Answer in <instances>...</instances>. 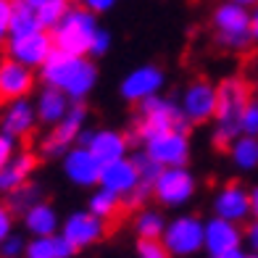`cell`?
I'll return each instance as SVG.
<instances>
[{
  "label": "cell",
  "instance_id": "obj_1",
  "mask_svg": "<svg viewBox=\"0 0 258 258\" xmlns=\"http://www.w3.org/2000/svg\"><path fill=\"white\" fill-rule=\"evenodd\" d=\"M40 82L48 87H58L74 103H85L98 85V66L90 55H74L55 50L40 69Z\"/></svg>",
  "mask_w": 258,
  "mask_h": 258
},
{
  "label": "cell",
  "instance_id": "obj_2",
  "mask_svg": "<svg viewBox=\"0 0 258 258\" xmlns=\"http://www.w3.org/2000/svg\"><path fill=\"white\" fill-rule=\"evenodd\" d=\"M253 98L248 82L240 77H227L219 82V108L214 116V143L229 148L242 135V111Z\"/></svg>",
  "mask_w": 258,
  "mask_h": 258
},
{
  "label": "cell",
  "instance_id": "obj_3",
  "mask_svg": "<svg viewBox=\"0 0 258 258\" xmlns=\"http://www.w3.org/2000/svg\"><path fill=\"white\" fill-rule=\"evenodd\" d=\"M100 24H98V14L87 11L85 6H72L63 14V19L50 29L55 50L63 53H74V55H90L92 40H95Z\"/></svg>",
  "mask_w": 258,
  "mask_h": 258
},
{
  "label": "cell",
  "instance_id": "obj_4",
  "mask_svg": "<svg viewBox=\"0 0 258 258\" xmlns=\"http://www.w3.org/2000/svg\"><path fill=\"white\" fill-rule=\"evenodd\" d=\"M211 29H214V42L221 50L240 53L253 42L250 29V8L237 6L232 0H224L211 14Z\"/></svg>",
  "mask_w": 258,
  "mask_h": 258
},
{
  "label": "cell",
  "instance_id": "obj_5",
  "mask_svg": "<svg viewBox=\"0 0 258 258\" xmlns=\"http://www.w3.org/2000/svg\"><path fill=\"white\" fill-rule=\"evenodd\" d=\"M135 140L137 143H145L148 137H153L158 132H166V129H190V121L184 119V113L179 108V100L174 98H148L137 105V113H135Z\"/></svg>",
  "mask_w": 258,
  "mask_h": 258
},
{
  "label": "cell",
  "instance_id": "obj_6",
  "mask_svg": "<svg viewBox=\"0 0 258 258\" xmlns=\"http://www.w3.org/2000/svg\"><path fill=\"white\" fill-rule=\"evenodd\" d=\"M87 105L85 103H74L72 111H69L55 126L48 129V135L42 137L40 143V153L45 158H63L66 150H72L77 145V140L82 135V129L87 126Z\"/></svg>",
  "mask_w": 258,
  "mask_h": 258
},
{
  "label": "cell",
  "instance_id": "obj_7",
  "mask_svg": "<svg viewBox=\"0 0 258 258\" xmlns=\"http://www.w3.org/2000/svg\"><path fill=\"white\" fill-rule=\"evenodd\" d=\"M198 190V179L187 166H169L161 169L158 179L153 184V198L166 208H182L192 201Z\"/></svg>",
  "mask_w": 258,
  "mask_h": 258
},
{
  "label": "cell",
  "instance_id": "obj_8",
  "mask_svg": "<svg viewBox=\"0 0 258 258\" xmlns=\"http://www.w3.org/2000/svg\"><path fill=\"white\" fill-rule=\"evenodd\" d=\"M203 237H206V221H201L192 214H182L166 224V232H163L161 240L171 255L190 258L198 250H203Z\"/></svg>",
  "mask_w": 258,
  "mask_h": 258
},
{
  "label": "cell",
  "instance_id": "obj_9",
  "mask_svg": "<svg viewBox=\"0 0 258 258\" xmlns=\"http://www.w3.org/2000/svg\"><path fill=\"white\" fill-rule=\"evenodd\" d=\"M179 108L190 124L214 121L216 108H219V85H214L208 79H192L179 92Z\"/></svg>",
  "mask_w": 258,
  "mask_h": 258
},
{
  "label": "cell",
  "instance_id": "obj_10",
  "mask_svg": "<svg viewBox=\"0 0 258 258\" xmlns=\"http://www.w3.org/2000/svg\"><path fill=\"white\" fill-rule=\"evenodd\" d=\"M143 150H148L150 158H156L163 169L169 166H187L192 156V145L184 129H166L143 143Z\"/></svg>",
  "mask_w": 258,
  "mask_h": 258
},
{
  "label": "cell",
  "instance_id": "obj_11",
  "mask_svg": "<svg viewBox=\"0 0 258 258\" xmlns=\"http://www.w3.org/2000/svg\"><path fill=\"white\" fill-rule=\"evenodd\" d=\"M163 85H166L163 69L156 66V63H143V66H137V69H132V72L124 74V79L119 82V95L126 103L140 105L148 98L161 95Z\"/></svg>",
  "mask_w": 258,
  "mask_h": 258
},
{
  "label": "cell",
  "instance_id": "obj_12",
  "mask_svg": "<svg viewBox=\"0 0 258 258\" xmlns=\"http://www.w3.org/2000/svg\"><path fill=\"white\" fill-rule=\"evenodd\" d=\"M55 53V42L53 34L48 29H40L34 34H24V37H8L6 42V55L14 58V61L24 63L34 72H40L42 63Z\"/></svg>",
  "mask_w": 258,
  "mask_h": 258
},
{
  "label": "cell",
  "instance_id": "obj_13",
  "mask_svg": "<svg viewBox=\"0 0 258 258\" xmlns=\"http://www.w3.org/2000/svg\"><path fill=\"white\" fill-rule=\"evenodd\" d=\"M61 234L74 245V250L90 248V245L100 242L108 234V221L95 216L92 211H72L63 221H61Z\"/></svg>",
  "mask_w": 258,
  "mask_h": 258
},
{
  "label": "cell",
  "instance_id": "obj_14",
  "mask_svg": "<svg viewBox=\"0 0 258 258\" xmlns=\"http://www.w3.org/2000/svg\"><path fill=\"white\" fill-rule=\"evenodd\" d=\"M61 169H63V177L77 187H98L100 184L103 163L90 153V148L74 145L72 150H66V156L61 158Z\"/></svg>",
  "mask_w": 258,
  "mask_h": 258
},
{
  "label": "cell",
  "instance_id": "obj_15",
  "mask_svg": "<svg viewBox=\"0 0 258 258\" xmlns=\"http://www.w3.org/2000/svg\"><path fill=\"white\" fill-rule=\"evenodd\" d=\"M34 85H37V74L34 69L14 61V58H3L0 61V100H19V98H29Z\"/></svg>",
  "mask_w": 258,
  "mask_h": 258
},
{
  "label": "cell",
  "instance_id": "obj_16",
  "mask_svg": "<svg viewBox=\"0 0 258 258\" xmlns=\"http://www.w3.org/2000/svg\"><path fill=\"white\" fill-rule=\"evenodd\" d=\"M37 124H40L37 108H34V100H29V98L8 100L0 108V132H6L16 140L29 137Z\"/></svg>",
  "mask_w": 258,
  "mask_h": 258
},
{
  "label": "cell",
  "instance_id": "obj_17",
  "mask_svg": "<svg viewBox=\"0 0 258 258\" xmlns=\"http://www.w3.org/2000/svg\"><path fill=\"white\" fill-rule=\"evenodd\" d=\"M214 216H221L234 224H242L250 216V190L240 182H227L214 195Z\"/></svg>",
  "mask_w": 258,
  "mask_h": 258
},
{
  "label": "cell",
  "instance_id": "obj_18",
  "mask_svg": "<svg viewBox=\"0 0 258 258\" xmlns=\"http://www.w3.org/2000/svg\"><path fill=\"white\" fill-rule=\"evenodd\" d=\"M234 248H242V232L240 224L227 221L221 216H211L206 221V237H203V250L211 258H219Z\"/></svg>",
  "mask_w": 258,
  "mask_h": 258
},
{
  "label": "cell",
  "instance_id": "obj_19",
  "mask_svg": "<svg viewBox=\"0 0 258 258\" xmlns=\"http://www.w3.org/2000/svg\"><path fill=\"white\" fill-rule=\"evenodd\" d=\"M98 187H105V190H111L121 198H129L140 187V174L135 169V161L126 156V158L105 163L103 171H100V184Z\"/></svg>",
  "mask_w": 258,
  "mask_h": 258
},
{
  "label": "cell",
  "instance_id": "obj_20",
  "mask_svg": "<svg viewBox=\"0 0 258 258\" xmlns=\"http://www.w3.org/2000/svg\"><path fill=\"white\" fill-rule=\"evenodd\" d=\"M129 135L119 132V129H92V137H90V153L95 156L103 166L111 161H119V158H126L129 156Z\"/></svg>",
  "mask_w": 258,
  "mask_h": 258
},
{
  "label": "cell",
  "instance_id": "obj_21",
  "mask_svg": "<svg viewBox=\"0 0 258 258\" xmlns=\"http://www.w3.org/2000/svg\"><path fill=\"white\" fill-rule=\"evenodd\" d=\"M72 105H74V100L69 98L66 92H61L58 87H48V85H42V90L37 92V98H34L37 119L45 126H55L69 111H72Z\"/></svg>",
  "mask_w": 258,
  "mask_h": 258
},
{
  "label": "cell",
  "instance_id": "obj_22",
  "mask_svg": "<svg viewBox=\"0 0 258 258\" xmlns=\"http://www.w3.org/2000/svg\"><path fill=\"white\" fill-rule=\"evenodd\" d=\"M34 169H37V156H34L32 150H19V153L8 161V166L0 171V192L11 195L14 190H19L21 184H27Z\"/></svg>",
  "mask_w": 258,
  "mask_h": 258
},
{
  "label": "cell",
  "instance_id": "obj_23",
  "mask_svg": "<svg viewBox=\"0 0 258 258\" xmlns=\"http://www.w3.org/2000/svg\"><path fill=\"white\" fill-rule=\"evenodd\" d=\"M24 229L32 234V237H48V234L61 232V219H58V211L50 203H37L32 206L24 216Z\"/></svg>",
  "mask_w": 258,
  "mask_h": 258
},
{
  "label": "cell",
  "instance_id": "obj_24",
  "mask_svg": "<svg viewBox=\"0 0 258 258\" xmlns=\"http://www.w3.org/2000/svg\"><path fill=\"white\" fill-rule=\"evenodd\" d=\"M77 250L61 232L48 234V237H32L27 242L24 258H72Z\"/></svg>",
  "mask_w": 258,
  "mask_h": 258
},
{
  "label": "cell",
  "instance_id": "obj_25",
  "mask_svg": "<svg viewBox=\"0 0 258 258\" xmlns=\"http://www.w3.org/2000/svg\"><path fill=\"white\" fill-rule=\"evenodd\" d=\"M227 153H229L232 166L237 169V171H245V174L255 171V169H258V137H253V135H240V137L227 148Z\"/></svg>",
  "mask_w": 258,
  "mask_h": 258
},
{
  "label": "cell",
  "instance_id": "obj_26",
  "mask_svg": "<svg viewBox=\"0 0 258 258\" xmlns=\"http://www.w3.org/2000/svg\"><path fill=\"white\" fill-rule=\"evenodd\" d=\"M169 221L156 208H140L135 216V232L140 240H161Z\"/></svg>",
  "mask_w": 258,
  "mask_h": 258
},
{
  "label": "cell",
  "instance_id": "obj_27",
  "mask_svg": "<svg viewBox=\"0 0 258 258\" xmlns=\"http://www.w3.org/2000/svg\"><path fill=\"white\" fill-rule=\"evenodd\" d=\"M121 208H124V198L111 192V190H105V187H98V190L90 195V201H87V211H92L95 216H100L105 221L116 219L121 214Z\"/></svg>",
  "mask_w": 258,
  "mask_h": 258
},
{
  "label": "cell",
  "instance_id": "obj_28",
  "mask_svg": "<svg viewBox=\"0 0 258 258\" xmlns=\"http://www.w3.org/2000/svg\"><path fill=\"white\" fill-rule=\"evenodd\" d=\"M40 16L37 8H32L21 0H14V14H11V37H24V34H34L40 32Z\"/></svg>",
  "mask_w": 258,
  "mask_h": 258
},
{
  "label": "cell",
  "instance_id": "obj_29",
  "mask_svg": "<svg viewBox=\"0 0 258 258\" xmlns=\"http://www.w3.org/2000/svg\"><path fill=\"white\" fill-rule=\"evenodd\" d=\"M37 203H42V187L34 184V182L21 184L19 190H14V192L8 195L11 211H14V214H21V216H24L32 206H37Z\"/></svg>",
  "mask_w": 258,
  "mask_h": 258
},
{
  "label": "cell",
  "instance_id": "obj_30",
  "mask_svg": "<svg viewBox=\"0 0 258 258\" xmlns=\"http://www.w3.org/2000/svg\"><path fill=\"white\" fill-rule=\"evenodd\" d=\"M72 8V3L69 0H50V3H45V6H40L37 8V16H40V24H42V29H53L58 21L63 19V14Z\"/></svg>",
  "mask_w": 258,
  "mask_h": 258
},
{
  "label": "cell",
  "instance_id": "obj_31",
  "mask_svg": "<svg viewBox=\"0 0 258 258\" xmlns=\"http://www.w3.org/2000/svg\"><path fill=\"white\" fill-rule=\"evenodd\" d=\"M137 258H174L163 240H140L137 242Z\"/></svg>",
  "mask_w": 258,
  "mask_h": 258
},
{
  "label": "cell",
  "instance_id": "obj_32",
  "mask_svg": "<svg viewBox=\"0 0 258 258\" xmlns=\"http://www.w3.org/2000/svg\"><path fill=\"white\" fill-rule=\"evenodd\" d=\"M24 250H27V240L16 232L0 242V258H19V255H24Z\"/></svg>",
  "mask_w": 258,
  "mask_h": 258
},
{
  "label": "cell",
  "instance_id": "obj_33",
  "mask_svg": "<svg viewBox=\"0 0 258 258\" xmlns=\"http://www.w3.org/2000/svg\"><path fill=\"white\" fill-rule=\"evenodd\" d=\"M11 14H14V0H0V48H6L11 37Z\"/></svg>",
  "mask_w": 258,
  "mask_h": 258
},
{
  "label": "cell",
  "instance_id": "obj_34",
  "mask_svg": "<svg viewBox=\"0 0 258 258\" xmlns=\"http://www.w3.org/2000/svg\"><path fill=\"white\" fill-rule=\"evenodd\" d=\"M19 153V140L6 132H0V171L8 166V161Z\"/></svg>",
  "mask_w": 258,
  "mask_h": 258
},
{
  "label": "cell",
  "instance_id": "obj_35",
  "mask_svg": "<svg viewBox=\"0 0 258 258\" xmlns=\"http://www.w3.org/2000/svg\"><path fill=\"white\" fill-rule=\"evenodd\" d=\"M242 135L258 137V100H250L242 111Z\"/></svg>",
  "mask_w": 258,
  "mask_h": 258
},
{
  "label": "cell",
  "instance_id": "obj_36",
  "mask_svg": "<svg viewBox=\"0 0 258 258\" xmlns=\"http://www.w3.org/2000/svg\"><path fill=\"white\" fill-rule=\"evenodd\" d=\"M111 42H113L111 32L100 27V29H98V34H95V40H92V48H90V58H103L105 53L111 50Z\"/></svg>",
  "mask_w": 258,
  "mask_h": 258
},
{
  "label": "cell",
  "instance_id": "obj_37",
  "mask_svg": "<svg viewBox=\"0 0 258 258\" xmlns=\"http://www.w3.org/2000/svg\"><path fill=\"white\" fill-rule=\"evenodd\" d=\"M14 234V211L8 203H0V242Z\"/></svg>",
  "mask_w": 258,
  "mask_h": 258
},
{
  "label": "cell",
  "instance_id": "obj_38",
  "mask_svg": "<svg viewBox=\"0 0 258 258\" xmlns=\"http://www.w3.org/2000/svg\"><path fill=\"white\" fill-rule=\"evenodd\" d=\"M77 3L100 16V14H108V11H113V6L119 3V0H77Z\"/></svg>",
  "mask_w": 258,
  "mask_h": 258
},
{
  "label": "cell",
  "instance_id": "obj_39",
  "mask_svg": "<svg viewBox=\"0 0 258 258\" xmlns=\"http://www.w3.org/2000/svg\"><path fill=\"white\" fill-rule=\"evenodd\" d=\"M242 242L250 248V253H258V219H253L250 224L242 229Z\"/></svg>",
  "mask_w": 258,
  "mask_h": 258
},
{
  "label": "cell",
  "instance_id": "obj_40",
  "mask_svg": "<svg viewBox=\"0 0 258 258\" xmlns=\"http://www.w3.org/2000/svg\"><path fill=\"white\" fill-rule=\"evenodd\" d=\"M250 216L258 219V184L250 187Z\"/></svg>",
  "mask_w": 258,
  "mask_h": 258
},
{
  "label": "cell",
  "instance_id": "obj_41",
  "mask_svg": "<svg viewBox=\"0 0 258 258\" xmlns=\"http://www.w3.org/2000/svg\"><path fill=\"white\" fill-rule=\"evenodd\" d=\"M250 29H253V42H258V6L250 8Z\"/></svg>",
  "mask_w": 258,
  "mask_h": 258
},
{
  "label": "cell",
  "instance_id": "obj_42",
  "mask_svg": "<svg viewBox=\"0 0 258 258\" xmlns=\"http://www.w3.org/2000/svg\"><path fill=\"white\" fill-rule=\"evenodd\" d=\"M219 258H250V253H245L242 248H234V250H229V253H224V255H219Z\"/></svg>",
  "mask_w": 258,
  "mask_h": 258
},
{
  "label": "cell",
  "instance_id": "obj_43",
  "mask_svg": "<svg viewBox=\"0 0 258 258\" xmlns=\"http://www.w3.org/2000/svg\"><path fill=\"white\" fill-rule=\"evenodd\" d=\"M90 137H92V129H82V135H79V140H77V145H82V148H87V143H90Z\"/></svg>",
  "mask_w": 258,
  "mask_h": 258
},
{
  "label": "cell",
  "instance_id": "obj_44",
  "mask_svg": "<svg viewBox=\"0 0 258 258\" xmlns=\"http://www.w3.org/2000/svg\"><path fill=\"white\" fill-rule=\"evenodd\" d=\"M21 3H27V6H32V8H40V6H45V3H50V0H21Z\"/></svg>",
  "mask_w": 258,
  "mask_h": 258
},
{
  "label": "cell",
  "instance_id": "obj_45",
  "mask_svg": "<svg viewBox=\"0 0 258 258\" xmlns=\"http://www.w3.org/2000/svg\"><path fill=\"white\" fill-rule=\"evenodd\" d=\"M232 3H237V6H245V8H253V6H258V0H232Z\"/></svg>",
  "mask_w": 258,
  "mask_h": 258
}]
</instances>
